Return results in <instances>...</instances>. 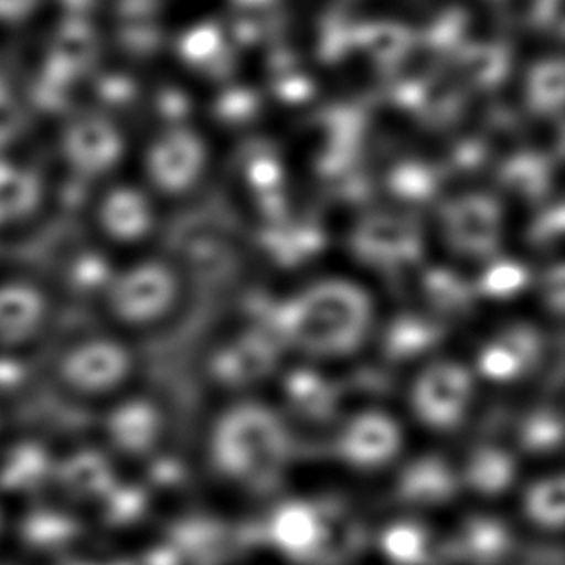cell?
Here are the masks:
<instances>
[{
    "label": "cell",
    "instance_id": "cell-1",
    "mask_svg": "<svg viewBox=\"0 0 565 565\" xmlns=\"http://www.w3.org/2000/svg\"><path fill=\"white\" fill-rule=\"evenodd\" d=\"M373 319L367 291L345 280H322L301 291L284 311L291 344L317 355H344L363 342Z\"/></svg>",
    "mask_w": 565,
    "mask_h": 565
},
{
    "label": "cell",
    "instance_id": "cell-2",
    "mask_svg": "<svg viewBox=\"0 0 565 565\" xmlns=\"http://www.w3.org/2000/svg\"><path fill=\"white\" fill-rule=\"evenodd\" d=\"M286 451V430L275 413L242 404L224 413L214 430V454L232 473L257 477L273 471Z\"/></svg>",
    "mask_w": 565,
    "mask_h": 565
},
{
    "label": "cell",
    "instance_id": "cell-3",
    "mask_svg": "<svg viewBox=\"0 0 565 565\" xmlns=\"http://www.w3.org/2000/svg\"><path fill=\"white\" fill-rule=\"evenodd\" d=\"M473 396V379L463 365L438 361L420 371L413 384L412 404L420 420L448 428L466 415Z\"/></svg>",
    "mask_w": 565,
    "mask_h": 565
},
{
    "label": "cell",
    "instance_id": "cell-4",
    "mask_svg": "<svg viewBox=\"0 0 565 565\" xmlns=\"http://www.w3.org/2000/svg\"><path fill=\"white\" fill-rule=\"evenodd\" d=\"M177 294V276L167 265L143 263L116 280L110 301L124 321L149 322L169 311Z\"/></svg>",
    "mask_w": 565,
    "mask_h": 565
},
{
    "label": "cell",
    "instance_id": "cell-5",
    "mask_svg": "<svg viewBox=\"0 0 565 565\" xmlns=\"http://www.w3.org/2000/svg\"><path fill=\"white\" fill-rule=\"evenodd\" d=\"M444 230L458 252L484 257L502 239V209L482 193L461 195L444 209Z\"/></svg>",
    "mask_w": 565,
    "mask_h": 565
},
{
    "label": "cell",
    "instance_id": "cell-6",
    "mask_svg": "<svg viewBox=\"0 0 565 565\" xmlns=\"http://www.w3.org/2000/svg\"><path fill=\"white\" fill-rule=\"evenodd\" d=\"M203 139L188 128H174L154 141L149 151V174L161 190L190 188L205 169Z\"/></svg>",
    "mask_w": 565,
    "mask_h": 565
},
{
    "label": "cell",
    "instance_id": "cell-7",
    "mask_svg": "<svg viewBox=\"0 0 565 565\" xmlns=\"http://www.w3.org/2000/svg\"><path fill=\"white\" fill-rule=\"evenodd\" d=\"M399 438V427L388 415L379 412L361 413L345 427L342 451L352 461L373 466L396 454Z\"/></svg>",
    "mask_w": 565,
    "mask_h": 565
},
{
    "label": "cell",
    "instance_id": "cell-8",
    "mask_svg": "<svg viewBox=\"0 0 565 565\" xmlns=\"http://www.w3.org/2000/svg\"><path fill=\"white\" fill-rule=\"evenodd\" d=\"M130 358L120 345L110 342L84 345L74 353L66 365V376L72 384L84 390H107L128 375Z\"/></svg>",
    "mask_w": 565,
    "mask_h": 565
},
{
    "label": "cell",
    "instance_id": "cell-9",
    "mask_svg": "<svg viewBox=\"0 0 565 565\" xmlns=\"http://www.w3.org/2000/svg\"><path fill=\"white\" fill-rule=\"evenodd\" d=\"M358 252L369 259L399 260L419 249V236L412 222L394 216H376L363 222L355 236Z\"/></svg>",
    "mask_w": 565,
    "mask_h": 565
},
{
    "label": "cell",
    "instance_id": "cell-10",
    "mask_svg": "<svg viewBox=\"0 0 565 565\" xmlns=\"http://www.w3.org/2000/svg\"><path fill=\"white\" fill-rule=\"evenodd\" d=\"M100 216H103L105 228L120 239H136L143 236L153 221L149 201L139 191L128 190V188L116 190L108 195Z\"/></svg>",
    "mask_w": 565,
    "mask_h": 565
},
{
    "label": "cell",
    "instance_id": "cell-11",
    "mask_svg": "<svg viewBox=\"0 0 565 565\" xmlns=\"http://www.w3.org/2000/svg\"><path fill=\"white\" fill-rule=\"evenodd\" d=\"M275 361L273 345L263 338H244L216 360V373L226 382H247L265 375Z\"/></svg>",
    "mask_w": 565,
    "mask_h": 565
},
{
    "label": "cell",
    "instance_id": "cell-12",
    "mask_svg": "<svg viewBox=\"0 0 565 565\" xmlns=\"http://www.w3.org/2000/svg\"><path fill=\"white\" fill-rule=\"evenodd\" d=\"M527 100L535 113L551 115L564 103V64L543 61L535 64L527 77Z\"/></svg>",
    "mask_w": 565,
    "mask_h": 565
},
{
    "label": "cell",
    "instance_id": "cell-13",
    "mask_svg": "<svg viewBox=\"0 0 565 565\" xmlns=\"http://www.w3.org/2000/svg\"><path fill=\"white\" fill-rule=\"evenodd\" d=\"M361 43L376 61L392 62L404 56L409 49L412 35L409 31L399 28L396 23H373L358 33Z\"/></svg>",
    "mask_w": 565,
    "mask_h": 565
},
{
    "label": "cell",
    "instance_id": "cell-14",
    "mask_svg": "<svg viewBox=\"0 0 565 565\" xmlns=\"http://www.w3.org/2000/svg\"><path fill=\"white\" fill-rule=\"evenodd\" d=\"M463 68L477 84L492 85L502 79L508 70V56L504 49L492 45H479L463 53Z\"/></svg>",
    "mask_w": 565,
    "mask_h": 565
},
{
    "label": "cell",
    "instance_id": "cell-15",
    "mask_svg": "<svg viewBox=\"0 0 565 565\" xmlns=\"http://www.w3.org/2000/svg\"><path fill=\"white\" fill-rule=\"evenodd\" d=\"M469 477L481 489H502L512 477V461L504 451L481 450L471 459Z\"/></svg>",
    "mask_w": 565,
    "mask_h": 565
},
{
    "label": "cell",
    "instance_id": "cell-16",
    "mask_svg": "<svg viewBox=\"0 0 565 565\" xmlns=\"http://www.w3.org/2000/svg\"><path fill=\"white\" fill-rule=\"evenodd\" d=\"M159 415L147 402H130L116 415V427L131 443H147L157 433Z\"/></svg>",
    "mask_w": 565,
    "mask_h": 565
},
{
    "label": "cell",
    "instance_id": "cell-17",
    "mask_svg": "<svg viewBox=\"0 0 565 565\" xmlns=\"http://www.w3.org/2000/svg\"><path fill=\"white\" fill-rule=\"evenodd\" d=\"M527 360V353L521 352L520 345L515 344L513 340L512 342H497L482 353L481 369L484 375L502 381V379L518 375Z\"/></svg>",
    "mask_w": 565,
    "mask_h": 565
},
{
    "label": "cell",
    "instance_id": "cell-18",
    "mask_svg": "<svg viewBox=\"0 0 565 565\" xmlns=\"http://www.w3.org/2000/svg\"><path fill=\"white\" fill-rule=\"evenodd\" d=\"M184 54L195 64H211L224 54L221 31L211 23L199 25L184 39Z\"/></svg>",
    "mask_w": 565,
    "mask_h": 565
},
{
    "label": "cell",
    "instance_id": "cell-19",
    "mask_svg": "<svg viewBox=\"0 0 565 565\" xmlns=\"http://www.w3.org/2000/svg\"><path fill=\"white\" fill-rule=\"evenodd\" d=\"M525 280L527 275L518 263H500L497 267L490 268L482 284H484V290L492 296H508L520 290Z\"/></svg>",
    "mask_w": 565,
    "mask_h": 565
},
{
    "label": "cell",
    "instance_id": "cell-20",
    "mask_svg": "<svg viewBox=\"0 0 565 565\" xmlns=\"http://www.w3.org/2000/svg\"><path fill=\"white\" fill-rule=\"evenodd\" d=\"M278 535L288 546H303L313 536V521L301 508L288 510L278 525Z\"/></svg>",
    "mask_w": 565,
    "mask_h": 565
},
{
    "label": "cell",
    "instance_id": "cell-21",
    "mask_svg": "<svg viewBox=\"0 0 565 565\" xmlns=\"http://www.w3.org/2000/svg\"><path fill=\"white\" fill-rule=\"evenodd\" d=\"M536 512H562V482L551 481L539 487L533 494Z\"/></svg>",
    "mask_w": 565,
    "mask_h": 565
},
{
    "label": "cell",
    "instance_id": "cell-22",
    "mask_svg": "<svg viewBox=\"0 0 565 565\" xmlns=\"http://www.w3.org/2000/svg\"><path fill=\"white\" fill-rule=\"evenodd\" d=\"M536 22L541 28L562 30V0H539Z\"/></svg>",
    "mask_w": 565,
    "mask_h": 565
},
{
    "label": "cell",
    "instance_id": "cell-23",
    "mask_svg": "<svg viewBox=\"0 0 565 565\" xmlns=\"http://www.w3.org/2000/svg\"><path fill=\"white\" fill-rule=\"evenodd\" d=\"M558 428H552V420L548 417H541V419L533 420V425L529 428V438L533 443H548L552 436L558 438Z\"/></svg>",
    "mask_w": 565,
    "mask_h": 565
},
{
    "label": "cell",
    "instance_id": "cell-24",
    "mask_svg": "<svg viewBox=\"0 0 565 565\" xmlns=\"http://www.w3.org/2000/svg\"><path fill=\"white\" fill-rule=\"evenodd\" d=\"M275 177L276 170L275 167H273V162H257V164L253 167V178H255L259 184H270V182L275 180Z\"/></svg>",
    "mask_w": 565,
    "mask_h": 565
},
{
    "label": "cell",
    "instance_id": "cell-25",
    "mask_svg": "<svg viewBox=\"0 0 565 565\" xmlns=\"http://www.w3.org/2000/svg\"><path fill=\"white\" fill-rule=\"evenodd\" d=\"M239 4H244V7H260V4H267V2H273V0H237Z\"/></svg>",
    "mask_w": 565,
    "mask_h": 565
}]
</instances>
